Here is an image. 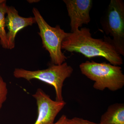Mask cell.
Here are the masks:
<instances>
[{
	"mask_svg": "<svg viewBox=\"0 0 124 124\" xmlns=\"http://www.w3.org/2000/svg\"><path fill=\"white\" fill-rule=\"evenodd\" d=\"M7 6L6 1L0 4V43L2 48L8 49L7 33L5 31L6 14Z\"/></svg>",
	"mask_w": 124,
	"mask_h": 124,
	"instance_id": "30bf717a",
	"label": "cell"
},
{
	"mask_svg": "<svg viewBox=\"0 0 124 124\" xmlns=\"http://www.w3.org/2000/svg\"><path fill=\"white\" fill-rule=\"evenodd\" d=\"M67 124H97L85 119L82 118L78 117H74L71 119H68L67 121Z\"/></svg>",
	"mask_w": 124,
	"mask_h": 124,
	"instance_id": "7c38bea8",
	"label": "cell"
},
{
	"mask_svg": "<svg viewBox=\"0 0 124 124\" xmlns=\"http://www.w3.org/2000/svg\"><path fill=\"white\" fill-rule=\"evenodd\" d=\"M70 19L71 32L79 29L83 24L91 21L90 12L93 5L92 0H64Z\"/></svg>",
	"mask_w": 124,
	"mask_h": 124,
	"instance_id": "52a82bcc",
	"label": "cell"
},
{
	"mask_svg": "<svg viewBox=\"0 0 124 124\" xmlns=\"http://www.w3.org/2000/svg\"><path fill=\"white\" fill-rule=\"evenodd\" d=\"M95 39L91 36L90 29L82 28L74 32L68 33L62 42V49L71 53H79L86 58H104L111 64L119 66L123 60L108 38Z\"/></svg>",
	"mask_w": 124,
	"mask_h": 124,
	"instance_id": "6da1fadb",
	"label": "cell"
},
{
	"mask_svg": "<svg viewBox=\"0 0 124 124\" xmlns=\"http://www.w3.org/2000/svg\"><path fill=\"white\" fill-rule=\"evenodd\" d=\"M32 13L39 27L43 47L49 52L51 62L59 65L65 62L67 58L62 52V43L69 33L65 32L59 25L50 26L36 8H33Z\"/></svg>",
	"mask_w": 124,
	"mask_h": 124,
	"instance_id": "277c9868",
	"label": "cell"
},
{
	"mask_svg": "<svg viewBox=\"0 0 124 124\" xmlns=\"http://www.w3.org/2000/svg\"><path fill=\"white\" fill-rule=\"evenodd\" d=\"M5 0H0V4H1V3H2L4 2Z\"/></svg>",
	"mask_w": 124,
	"mask_h": 124,
	"instance_id": "5bb4252c",
	"label": "cell"
},
{
	"mask_svg": "<svg viewBox=\"0 0 124 124\" xmlns=\"http://www.w3.org/2000/svg\"><path fill=\"white\" fill-rule=\"evenodd\" d=\"M68 119V118L65 115H63L57 122L54 123L53 124H67Z\"/></svg>",
	"mask_w": 124,
	"mask_h": 124,
	"instance_id": "4fadbf2b",
	"label": "cell"
},
{
	"mask_svg": "<svg viewBox=\"0 0 124 124\" xmlns=\"http://www.w3.org/2000/svg\"><path fill=\"white\" fill-rule=\"evenodd\" d=\"M73 69L66 62L59 65L53 64L44 70L31 71L22 68H16L13 75L17 78L28 81L37 79L52 85L55 89V100L63 101L62 88L64 81L71 75Z\"/></svg>",
	"mask_w": 124,
	"mask_h": 124,
	"instance_id": "3957f363",
	"label": "cell"
},
{
	"mask_svg": "<svg viewBox=\"0 0 124 124\" xmlns=\"http://www.w3.org/2000/svg\"><path fill=\"white\" fill-rule=\"evenodd\" d=\"M103 29L120 55H124V3L121 0H111L102 22Z\"/></svg>",
	"mask_w": 124,
	"mask_h": 124,
	"instance_id": "5b68a950",
	"label": "cell"
},
{
	"mask_svg": "<svg viewBox=\"0 0 124 124\" xmlns=\"http://www.w3.org/2000/svg\"><path fill=\"white\" fill-rule=\"evenodd\" d=\"M6 14V27L8 30L7 33L8 49H12L15 46V37L18 32L24 28L36 23V21L34 17H21L15 8L12 6H7Z\"/></svg>",
	"mask_w": 124,
	"mask_h": 124,
	"instance_id": "ba28073f",
	"label": "cell"
},
{
	"mask_svg": "<svg viewBox=\"0 0 124 124\" xmlns=\"http://www.w3.org/2000/svg\"><path fill=\"white\" fill-rule=\"evenodd\" d=\"M8 93L7 84L0 76V110L7 100Z\"/></svg>",
	"mask_w": 124,
	"mask_h": 124,
	"instance_id": "8fae6325",
	"label": "cell"
},
{
	"mask_svg": "<svg viewBox=\"0 0 124 124\" xmlns=\"http://www.w3.org/2000/svg\"><path fill=\"white\" fill-rule=\"evenodd\" d=\"M99 124H124V105L116 103L109 106L101 116Z\"/></svg>",
	"mask_w": 124,
	"mask_h": 124,
	"instance_id": "9c48e42d",
	"label": "cell"
},
{
	"mask_svg": "<svg viewBox=\"0 0 124 124\" xmlns=\"http://www.w3.org/2000/svg\"><path fill=\"white\" fill-rule=\"evenodd\" d=\"M81 72L86 77L94 81L93 87L97 90L108 89L115 91L124 85V75L122 68L107 63L86 61L79 66Z\"/></svg>",
	"mask_w": 124,
	"mask_h": 124,
	"instance_id": "7a4b0ae2",
	"label": "cell"
},
{
	"mask_svg": "<svg viewBox=\"0 0 124 124\" xmlns=\"http://www.w3.org/2000/svg\"><path fill=\"white\" fill-rule=\"evenodd\" d=\"M36 100L38 116L33 124H53L55 117L66 104L62 101L52 100L41 89H37L32 95Z\"/></svg>",
	"mask_w": 124,
	"mask_h": 124,
	"instance_id": "8992f818",
	"label": "cell"
}]
</instances>
